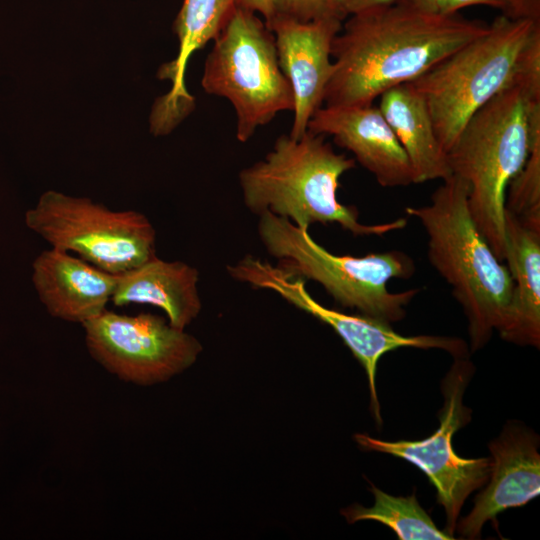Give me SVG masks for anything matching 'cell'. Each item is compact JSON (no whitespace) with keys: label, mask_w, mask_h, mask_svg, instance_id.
<instances>
[{"label":"cell","mask_w":540,"mask_h":540,"mask_svg":"<svg viewBox=\"0 0 540 540\" xmlns=\"http://www.w3.org/2000/svg\"><path fill=\"white\" fill-rule=\"evenodd\" d=\"M488 26L424 9L412 0L351 15L332 42L334 68L325 106L372 105L386 90L417 79Z\"/></svg>","instance_id":"cell-1"},{"label":"cell","mask_w":540,"mask_h":540,"mask_svg":"<svg viewBox=\"0 0 540 540\" xmlns=\"http://www.w3.org/2000/svg\"><path fill=\"white\" fill-rule=\"evenodd\" d=\"M537 141L540 70H528L473 114L446 153L452 174L468 184L474 223L502 262L507 187Z\"/></svg>","instance_id":"cell-2"},{"label":"cell","mask_w":540,"mask_h":540,"mask_svg":"<svg viewBox=\"0 0 540 540\" xmlns=\"http://www.w3.org/2000/svg\"><path fill=\"white\" fill-rule=\"evenodd\" d=\"M325 136L307 131L281 135L271 151L239 173L244 205L255 215L269 211L309 230L315 223H337L355 236H383L403 229L407 220L364 224L354 207L339 202L341 176L355 160L337 153Z\"/></svg>","instance_id":"cell-3"},{"label":"cell","mask_w":540,"mask_h":540,"mask_svg":"<svg viewBox=\"0 0 540 540\" xmlns=\"http://www.w3.org/2000/svg\"><path fill=\"white\" fill-rule=\"evenodd\" d=\"M405 211L423 226L429 261L467 317L471 349L482 348L493 331L504 327L513 283L472 219L468 184L452 174L428 204Z\"/></svg>","instance_id":"cell-4"},{"label":"cell","mask_w":540,"mask_h":540,"mask_svg":"<svg viewBox=\"0 0 540 540\" xmlns=\"http://www.w3.org/2000/svg\"><path fill=\"white\" fill-rule=\"evenodd\" d=\"M258 235L280 269L291 276L319 283L341 306L391 324L404 318L405 307L419 289L393 293L391 279H409L415 264L393 250L362 257L336 255L318 244L309 230L269 211L258 215Z\"/></svg>","instance_id":"cell-5"},{"label":"cell","mask_w":540,"mask_h":540,"mask_svg":"<svg viewBox=\"0 0 540 540\" xmlns=\"http://www.w3.org/2000/svg\"><path fill=\"white\" fill-rule=\"evenodd\" d=\"M539 30L540 21L501 14L484 34L411 82L446 153L473 114L514 81Z\"/></svg>","instance_id":"cell-6"},{"label":"cell","mask_w":540,"mask_h":540,"mask_svg":"<svg viewBox=\"0 0 540 540\" xmlns=\"http://www.w3.org/2000/svg\"><path fill=\"white\" fill-rule=\"evenodd\" d=\"M201 85L232 104L242 143L278 113L293 111V91L280 68L273 33L257 14L235 6L213 40Z\"/></svg>","instance_id":"cell-7"},{"label":"cell","mask_w":540,"mask_h":540,"mask_svg":"<svg viewBox=\"0 0 540 540\" xmlns=\"http://www.w3.org/2000/svg\"><path fill=\"white\" fill-rule=\"evenodd\" d=\"M26 224L51 247L114 275L156 255V231L143 213L113 211L86 197L45 191L27 211Z\"/></svg>","instance_id":"cell-8"},{"label":"cell","mask_w":540,"mask_h":540,"mask_svg":"<svg viewBox=\"0 0 540 540\" xmlns=\"http://www.w3.org/2000/svg\"><path fill=\"white\" fill-rule=\"evenodd\" d=\"M473 365L465 357H456L442 383L444 406L440 426L429 437L418 441H384L366 434H356V442L366 450L402 458L426 474L437 491V500L445 509V532L453 536L457 519L467 497L489 479L492 459H466L452 446L454 433L470 419V410L463 405L465 388L472 376Z\"/></svg>","instance_id":"cell-9"},{"label":"cell","mask_w":540,"mask_h":540,"mask_svg":"<svg viewBox=\"0 0 540 540\" xmlns=\"http://www.w3.org/2000/svg\"><path fill=\"white\" fill-rule=\"evenodd\" d=\"M82 327L92 358L136 385L169 380L193 365L202 351L194 336L151 313L125 315L106 309Z\"/></svg>","instance_id":"cell-10"},{"label":"cell","mask_w":540,"mask_h":540,"mask_svg":"<svg viewBox=\"0 0 540 540\" xmlns=\"http://www.w3.org/2000/svg\"><path fill=\"white\" fill-rule=\"evenodd\" d=\"M229 275L254 288L268 289L288 303L329 325L340 336L355 358L363 366L370 390L374 416L381 423L380 406L376 392V371L382 355L398 348L442 349L455 357L467 356L466 343L446 336H404L395 332L390 324L359 315H349L327 308L307 291L305 280L294 277L267 261L246 255L228 265Z\"/></svg>","instance_id":"cell-11"},{"label":"cell","mask_w":540,"mask_h":540,"mask_svg":"<svg viewBox=\"0 0 540 540\" xmlns=\"http://www.w3.org/2000/svg\"><path fill=\"white\" fill-rule=\"evenodd\" d=\"M342 21L336 16L300 21L276 14L265 23L274 35L280 68L293 91L292 138L307 132L310 119L324 103L334 68L332 42Z\"/></svg>","instance_id":"cell-12"},{"label":"cell","mask_w":540,"mask_h":540,"mask_svg":"<svg viewBox=\"0 0 540 540\" xmlns=\"http://www.w3.org/2000/svg\"><path fill=\"white\" fill-rule=\"evenodd\" d=\"M307 131L331 136L383 187L415 183L409 158L379 107H321L310 119Z\"/></svg>","instance_id":"cell-13"},{"label":"cell","mask_w":540,"mask_h":540,"mask_svg":"<svg viewBox=\"0 0 540 540\" xmlns=\"http://www.w3.org/2000/svg\"><path fill=\"white\" fill-rule=\"evenodd\" d=\"M538 437L525 428L508 425L489 444L492 469L488 486L477 495L470 513L456 524L468 539L479 537L487 521L495 522L506 509L520 507L540 492Z\"/></svg>","instance_id":"cell-14"},{"label":"cell","mask_w":540,"mask_h":540,"mask_svg":"<svg viewBox=\"0 0 540 540\" xmlns=\"http://www.w3.org/2000/svg\"><path fill=\"white\" fill-rule=\"evenodd\" d=\"M32 280L51 316L82 325L107 309L117 275L51 247L34 260Z\"/></svg>","instance_id":"cell-15"},{"label":"cell","mask_w":540,"mask_h":540,"mask_svg":"<svg viewBox=\"0 0 540 540\" xmlns=\"http://www.w3.org/2000/svg\"><path fill=\"white\" fill-rule=\"evenodd\" d=\"M234 6V0H183L173 26L179 42L177 56L158 72L159 78L171 81V88L153 105L150 128L154 135L170 133L193 110L194 98L185 86L188 61L215 39Z\"/></svg>","instance_id":"cell-16"},{"label":"cell","mask_w":540,"mask_h":540,"mask_svg":"<svg viewBox=\"0 0 540 540\" xmlns=\"http://www.w3.org/2000/svg\"><path fill=\"white\" fill-rule=\"evenodd\" d=\"M199 271L183 261H166L157 255L117 275L111 301L116 306L148 304L161 308L169 323L185 329L202 307Z\"/></svg>","instance_id":"cell-17"},{"label":"cell","mask_w":540,"mask_h":540,"mask_svg":"<svg viewBox=\"0 0 540 540\" xmlns=\"http://www.w3.org/2000/svg\"><path fill=\"white\" fill-rule=\"evenodd\" d=\"M504 261L513 285L506 322L499 334L514 344L539 348L540 230L507 211Z\"/></svg>","instance_id":"cell-18"},{"label":"cell","mask_w":540,"mask_h":540,"mask_svg":"<svg viewBox=\"0 0 540 540\" xmlns=\"http://www.w3.org/2000/svg\"><path fill=\"white\" fill-rule=\"evenodd\" d=\"M378 107L409 158L416 184L452 175L427 105L411 82L382 93Z\"/></svg>","instance_id":"cell-19"},{"label":"cell","mask_w":540,"mask_h":540,"mask_svg":"<svg viewBox=\"0 0 540 540\" xmlns=\"http://www.w3.org/2000/svg\"><path fill=\"white\" fill-rule=\"evenodd\" d=\"M371 491L375 499L372 507L354 504L342 511L349 523L374 520L388 526L401 540L454 539L434 524L415 495L392 496L377 487Z\"/></svg>","instance_id":"cell-20"},{"label":"cell","mask_w":540,"mask_h":540,"mask_svg":"<svg viewBox=\"0 0 540 540\" xmlns=\"http://www.w3.org/2000/svg\"><path fill=\"white\" fill-rule=\"evenodd\" d=\"M505 211L540 230V141L533 145L524 166L509 183Z\"/></svg>","instance_id":"cell-21"},{"label":"cell","mask_w":540,"mask_h":540,"mask_svg":"<svg viewBox=\"0 0 540 540\" xmlns=\"http://www.w3.org/2000/svg\"><path fill=\"white\" fill-rule=\"evenodd\" d=\"M277 14L287 15L300 21H310L326 16L338 17L334 10L333 0H278Z\"/></svg>","instance_id":"cell-22"},{"label":"cell","mask_w":540,"mask_h":540,"mask_svg":"<svg viewBox=\"0 0 540 540\" xmlns=\"http://www.w3.org/2000/svg\"><path fill=\"white\" fill-rule=\"evenodd\" d=\"M474 5H485L502 11L507 15L510 0H434L433 10L440 14H455L458 10Z\"/></svg>","instance_id":"cell-23"},{"label":"cell","mask_w":540,"mask_h":540,"mask_svg":"<svg viewBox=\"0 0 540 540\" xmlns=\"http://www.w3.org/2000/svg\"><path fill=\"white\" fill-rule=\"evenodd\" d=\"M396 0H333L334 10L338 17L344 20L347 16L355 15L370 9L387 6Z\"/></svg>","instance_id":"cell-24"},{"label":"cell","mask_w":540,"mask_h":540,"mask_svg":"<svg viewBox=\"0 0 540 540\" xmlns=\"http://www.w3.org/2000/svg\"><path fill=\"white\" fill-rule=\"evenodd\" d=\"M278 0H234L235 7L260 14L269 22L277 14Z\"/></svg>","instance_id":"cell-25"},{"label":"cell","mask_w":540,"mask_h":540,"mask_svg":"<svg viewBox=\"0 0 540 540\" xmlns=\"http://www.w3.org/2000/svg\"><path fill=\"white\" fill-rule=\"evenodd\" d=\"M507 16L540 21V0H510Z\"/></svg>","instance_id":"cell-26"},{"label":"cell","mask_w":540,"mask_h":540,"mask_svg":"<svg viewBox=\"0 0 540 540\" xmlns=\"http://www.w3.org/2000/svg\"><path fill=\"white\" fill-rule=\"evenodd\" d=\"M412 1L414 3H416L418 6L424 8V9L434 11L433 10V2H434V0H412Z\"/></svg>","instance_id":"cell-27"}]
</instances>
